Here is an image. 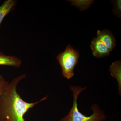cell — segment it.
I'll use <instances>...</instances> for the list:
<instances>
[{
    "label": "cell",
    "mask_w": 121,
    "mask_h": 121,
    "mask_svg": "<svg viewBox=\"0 0 121 121\" xmlns=\"http://www.w3.org/2000/svg\"><path fill=\"white\" fill-rule=\"evenodd\" d=\"M23 74L14 78L9 83L0 99V121H25L24 115L30 109L47 99L48 96L34 103L22 99L17 93L19 83L26 77Z\"/></svg>",
    "instance_id": "6da1fadb"
},
{
    "label": "cell",
    "mask_w": 121,
    "mask_h": 121,
    "mask_svg": "<svg viewBox=\"0 0 121 121\" xmlns=\"http://www.w3.org/2000/svg\"><path fill=\"white\" fill-rule=\"evenodd\" d=\"M121 0H116L113 1V13L116 16L120 19L121 16Z\"/></svg>",
    "instance_id": "30bf717a"
},
{
    "label": "cell",
    "mask_w": 121,
    "mask_h": 121,
    "mask_svg": "<svg viewBox=\"0 0 121 121\" xmlns=\"http://www.w3.org/2000/svg\"><path fill=\"white\" fill-rule=\"evenodd\" d=\"M17 2L15 0H6L0 6V27L4 17L14 9Z\"/></svg>",
    "instance_id": "ba28073f"
},
{
    "label": "cell",
    "mask_w": 121,
    "mask_h": 121,
    "mask_svg": "<svg viewBox=\"0 0 121 121\" xmlns=\"http://www.w3.org/2000/svg\"><path fill=\"white\" fill-rule=\"evenodd\" d=\"M68 1L71 2L72 5L79 8L81 11H84L89 8L93 4L94 0H71Z\"/></svg>",
    "instance_id": "9c48e42d"
},
{
    "label": "cell",
    "mask_w": 121,
    "mask_h": 121,
    "mask_svg": "<svg viewBox=\"0 0 121 121\" xmlns=\"http://www.w3.org/2000/svg\"><path fill=\"white\" fill-rule=\"evenodd\" d=\"M109 71L112 77L116 79L118 83V92L121 94V61L117 60L112 63L110 66Z\"/></svg>",
    "instance_id": "52a82bcc"
},
{
    "label": "cell",
    "mask_w": 121,
    "mask_h": 121,
    "mask_svg": "<svg viewBox=\"0 0 121 121\" xmlns=\"http://www.w3.org/2000/svg\"><path fill=\"white\" fill-rule=\"evenodd\" d=\"M0 43H1V41H0Z\"/></svg>",
    "instance_id": "7c38bea8"
},
{
    "label": "cell",
    "mask_w": 121,
    "mask_h": 121,
    "mask_svg": "<svg viewBox=\"0 0 121 121\" xmlns=\"http://www.w3.org/2000/svg\"><path fill=\"white\" fill-rule=\"evenodd\" d=\"M97 38L103 43L110 52L116 46L115 38L112 33L110 30L107 29H104L102 31L98 30Z\"/></svg>",
    "instance_id": "277c9868"
},
{
    "label": "cell",
    "mask_w": 121,
    "mask_h": 121,
    "mask_svg": "<svg viewBox=\"0 0 121 121\" xmlns=\"http://www.w3.org/2000/svg\"><path fill=\"white\" fill-rule=\"evenodd\" d=\"M22 62L20 58L14 56L7 55L0 51V65L19 68Z\"/></svg>",
    "instance_id": "8992f818"
},
{
    "label": "cell",
    "mask_w": 121,
    "mask_h": 121,
    "mask_svg": "<svg viewBox=\"0 0 121 121\" xmlns=\"http://www.w3.org/2000/svg\"><path fill=\"white\" fill-rule=\"evenodd\" d=\"M70 88L73 96V105L68 114L61 118L60 121H103L106 119V116L97 104H94L91 107L93 113L90 116H86L80 112L78 108V96L86 89V87L82 88L80 86H70Z\"/></svg>",
    "instance_id": "7a4b0ae2"
},
{
    "label": "cell",
    "mask_w": 121,
    "mask_h": 121,
    "mask_svg": "<svg viewBox=\"0 0 121 121\" xmlns=\"http://www.w3.org/2000/svg\"><path fill=\"white\" fill-rule=\"evenodd\" d=\"M80 56L79 52L69 44L63 52L57 56L64 78L70 79L74 75V70Z\"/></svg>",
    "instance_id": "3957f363"
},
{
    "label": "cell",
    "mask_w": 121,
    "mask_h": 121,
    "mask_svg": "<svg viewBox=\"0 0 121 121\" xmlns=\"http://www.w3.org/2000/svg\"><path fill=\"white\" fill-rule=\"evenodd\" d=\"M90 47L93 56L97 58H102L110 55L109 50L97 37L94 38L91 42Z\"/></svg>",
    "instance_id": "5b68a950"
},
{
    "label": "cell",
    "mask_w": 121,
    "mask_h": 121,
    "mask_svg": "<svg viewBox=\"0 0 121 121\" xmlns=\"http://www.w3.org/2000/svg\"><path fill=\"white\" fill-rule=\"evenodd\" d=\"M9 83L2 76L0 75V99L5 89Z\"/></svg>",
    "instance_id": "8fae6325"
}]
</instances>
